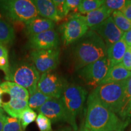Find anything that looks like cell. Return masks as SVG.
<instances>
[{
  "label": "cell",
  "instance_id": "6da1fadb",
  "mask_svg": "<svg viewBox=\"0 0 131 131\" xmlns=\"http://www.w3.org/2000/svg\"><path fill=\"white\" fill-rule=\"evenodd\" d=\"M87 104L84 124L91 131H124L130 123L105 107L92 92Z\"/></svg>",
  "mask_w": 131,
  "mask_h": 131
},
{
  "label": "cell",
  "instance_id": "7a4b0ae2",
  "mask_svg": "<svg viewBox=\"0 0 131 131\" xmlns=\"http://www.w3.org/2000/svg\"><path fill=\"white\" fill-rule=\"evenodd\" d=\"M107 47L103 39L94 31L90 30L75 42L73 58L75 70L107 57Z\"/></svg>",
  "mask_w": 131,
  "mask_h": 131
},
{
  "label": "cell",
  "instance_id": "3957f363",
  "mask_svg": "<svg viewBox=\"0 0 131 131\" xmlns=\"http://www.w3.org/2000/svg\"><path fill=\"white\" fill-rule=\"evenodd\" d=\"M0 14L8 22L24 24L39 15L32 0H1Z\"/></svg>",
  "mask_w": 131,
  "mask_h": 131
},
{
  "label": "cell",
  "instance_id": "277c9868",
  "mask_svg": "<svg viewBox=\"0 0 131 131\" xmlns=\"http://www.w3.org/2000/svg\"><path fill=\"white\" fill-rule=\"evenodd\" d=\"M88 96V91L80 85L68 84L61 97L69 118V126L74 131H78L76 119L83 110Z\"/></svg>",
  "mask_w": 131,
  "mask_h": 131
},
{
  "label": "cell",
  "instance_id": "5b68a950",
  "mask_svg": "<svg viewBox=\"0 0 131 131\" xmlns=\"http://www.w3.org/2000/svg\"><path fill=\"white\" fill-rule=\"evenodd\" d=\"M40 72L35 66L27 62H22L14 65L9 73L5 76V80L16 83L28 91L29 95L35 92L40 80Z\"/></svg>",
  "mask_w": 131,
  "mask_h": 131
},
{
  "label": "cell",
  "instance_id": "8992f818",
  "mask_svg": "<svg viewBox=\"0 0 131 131\" xmlns=\"http://www.w3.org/2000/svg\"><path fill=\"white\" fill-rule=\"evenodd\" d=\"M127 80L98 85L92 93L105 107L117 115L126 87Z\"/></svg>",
  "mask_w": 131,
  "mask_h": 131
},
{
  "label": "cell",
  "instance_id": "52a82bcc",
  "mask_svg": "<svg viewBox=\"0 0 131 131\" xmlns=\"http://www.w3.org/2000/svg\"><path fill=\"white\" fill-rule=\"evenodd\" d=\"M89 31V27L84 16L79 14H73L60 27L62 41L69 46L79 40Z\"/></svg>",
  "mask_w": 131,
  "mask_h": 131
},
{
  "label": "cell",
  "instance_id": "ba28073f",
  "mask_svg": "<svg viewBox=\"0 0 131 131\" xmlns=\"http://www.w3.org/2000/svg\"><path fill=\"white\" fill-rule=\"evenodd\" d=\"M111 67V61L106 57L78 70V74L88 86L95 88L105 78Z\"/></svg>",
  "mask_w": 131,
  "mask_h": 131
},
{
  "label": "cell",
  "instance_id": "9c48e42d",
  "mask_svg": "<svg viewBox=\"0 0 131 131\" xmlns=\"http://www.w3.org/2000/svg\"><path fill=\"white\" fill-rule=\"evenodd\" d=\"M67 80L53 72L42 73L37 85V89L46 95L53 98H61L66 87Z\"/></svg>",
  "mask_w": 131,
  "mask_h": 131
},
{
  "label": "cell",
  "instance_id": "30bf717a",
  "mask_svg": "<svg viewBox=\"0 0 131 131\" xmlns=\"http://www.w3.org/2000/svg\"><path fill=\"white\" fill-rule=\"evenodd\" d=\"M59 47L47 50H32L30 57L34 65L40 73L51 72L58 66L60 61Z\"/></svg>",
  "mask_w": 131,
  "mask_h": 131
},
{
  "label": "cell",
  "instance_id": "8fae6325",
  "mask_svg": "<svg viewBox=\"0 0 131 131\" xmlns=\"http://www.w3.org/2000/svg\"><path fill=\"white\" fill-rule=\"evenodd\" d=\"M90 30L94 31L103 39L107 48L122 39L124 34L115 24L111 16Z\"/></svg>",
  "mask_w": 131,
  "mask_h": 131
},
{
  "label": "cell",
  "instance_id": "7c38bea8",
  "mask_svg": "<svg viewBox=\"0 0 131 131\" xmlns=\"http://www.w3.org/2000/svg\"><path fill=\"white\" fill-rule=\"evenodd\" d=\"M60 44L58 33L51 30L29 37L27 46L32 50H47L57 48Z\"/></svg>",
  "mask_w": 131,
  "mask_h": 131
},
{
  "label": "cell",
  "instance_id": "4fadbf2b",
  "mask_svg": "<svg viewBox=\"0 0 131 131\" xmlns=\"http://www.w3.org/2000/svg\"><path fill=\"white\" fill-rule=\"evenodd\" d=\"M37 111L48 118L51 122H63L69 124L68 113L61 98H51Z\"/></svg>",
  "mask_w": 131,
  "mask_h": 131
},
{
  "label": "cell",
  "instance_id": "5bb4252c",
  "mask_svg": "<svg viewBox=\"0 0 131 131\" xmlns=\"http://www.w3.org/2000/svg\"><path fill=\"white\" fill-rule=\"evenodd\" d=\"M55 24L53 21L41 16H37L25 24L24 32L28 37L54 30Z\"/></svg>",
  "mask_w": 131,
  "mask_h": 131
},
{
  "label": "cell",
  "instance_id": "9a60e30c",
  "mask_svg": "<svg viewBox=\"0 0 131 131\" xmlns=\"http://www.w3.org/2000/svg\"><path fill=\"white\" fill-rule=\"evenodd\" d=\"M35 5L38 15L45 18L49 19L54 23L61 21L52 0H32Z\"/></svg>",
  "mask_w": 131,
  "mask_h": 131
},
{
  "label": "cell",
  "instance_id": "2e32d148",
  "mask_svg": "<svg viewBox=\"0 0 131 131\" xmlns=\"http://www.w3.org/2000/svg\"><path fill=\"white\" fill-rule=\"evenodd\" d=\"M130 77L131 71L126 69L121 63L111 67L105 78L99 85L123 81L128 80Z\"/></svg>",
  "mask_w": 131,
  "mask_h": 131
},
{
  "label": "cell",
  "instance_id": "e0dca14e",
  "mask_svg": "<svg viewBox=\"0 0 131 131\" xmlns=\"http://www.w3.org/2000/svg\"><path fill=\"white\" fill-rule=\"evenodd\" d=\"M0 87L3 90V93L9 95L10 98L28 101L29 98L28 91L19 84L11 81H6L0 84Z\"/></svg>",
  "mask_w": 131,
  "mask_h": 131
},
{
  "label": "cell",
  "instance_id": "ac0fdd59",
  "mask_svg": "<svg viewBox=\"0 0 131 131\" xmlns=\"http://www.w3.org/2000/svg\"><path fill=\"white\" fill-rule=\"evenodd\" d=\"M28 106V101L10 98L9 101L3 102L2 108L10 117L20 119L21 114Z\"/></svg>",
  "mask_w": 131,
  "mask_h": 131
},
{
  "label": "cell",
  "instance_id": "d6986e66",
  "mask_svg": "<svg viewBox=\"0 0 131 131\" xmlns=\"http://www.w3.org/2000/svg\"><path fill=\"white\" fill-rule=\"evenodd\" d=\"M112 12V11L108 9L104 4L98 9L87 14L86 15L84 16L85 20L88 27L91 28L107 19L110 17Z\"/></svg>",
  "mask_w": 131,
  "mask_h": 131
},
{
  "label": "cell",
  "instance_id": "ffe728a7",
  "mask_svg": "<svg viewBox=\"0 0 131 131\" xmlns=\"http://www.w3.org/2000/svg\"><path fill=\"white\" fill-rule=\"evenodd\" d=\"M127 48V45L123 38L108 47L107 57L111 61L112 66L122 63Z\"/></svg>",
  "mask_w": 131,
  "mask_h": 131
},
{
  "label": "cell",
  "instance_id": "44dd1931",
  "mask_svg": "<svg viewBox=\"0 0 131 131\" xmlns=\"http://www.w3.org/2000/svg\"><path fill=\"white\" fill-rule=\"evenodd\" d=\"M117 115L124 121H130L131 118V77L127 80L126 87Z\"/></svg>",
  "mask_w": 131,
  "mask_h": 131
},
{
  "label": "cell",
  "instance_id": "7402d4cb",
  "mask_svg": "<svg viewBox=\"0 0 131 131\" xmlns=\"http://www.w3.org/2000/svg\"><path fill=\"white\" fill-rule=\"evenodd\" d=\"M15 38V32L10 23L0 18V44L9 45Z\"/></svg>",
  "mask_w": 131,
  "mask_h": 131
},
{
  "label": "cell",
  "instance_id": "603a6c76",
  "mask_svg": "<svg viewBox=\"0 0 131 131\" xmlns=\"http://www.w3.org/2000/svg\"><path fill=\"white\" fill-rule=\"evenodd\" d=\"M51 97L46 95L45 94L37 89L35 92L29 95L28 100L29 107L33 110H38L45 103L51 99Z\"/></svg>",
  "mask_w": 131,
  "mask_h": 131
},
{
  "label": "cell",
  "instance_id": "cb8c5ba5",
  "mask_svg": "<svg viewBox=\"0 0 131 131\" xmlns=\"http://www.w3.org/2000/svg\"><path fill=\"white\" fill-rule=\"evenodd\" d=\"M111 17L115 24L123 32H126L131 29V20L126 17L121 11L113 12Z\"/></svg>",
  "mask_w": 131,
  "mask_h": 131
},
{
  "label": "cell",
  "instance_id": "d4e9b609",
  "mask_svg": "<svg viewBox=\"0 0 131 131\" xmlns=\"http://www.w3.org/2000/svg\"><path fill=\"white\" fill-rule=\"evenodd\" d=\"M104 4L103 0H83L78 6V11L80 14H87L98 9Z\"/></svg>",
  "mask_w": 131,
  "mask_h": 131
},
{
  "label": "cell",
  "instance_id": "484cf974",
  "mask_svg": "<svg viewBox=\"0 0 131 131\" xmlns=\"http://www.w3.org/2000/svg\"><path fill=\"white\" fill-rule=\"evenodd\" d=\"M10 69L7 48L6 46L0 44V70H2L6 76L9 73Z\"/></svg>",
  "mask_w": 131,
  "mask_h": 131
},
{
  "label": "cell",
  "instance_id": "4316f807",
  "mask_svg": "<svg viewBox=\"0 0 131 131\" xmlns=\"http://www.w3.org/2000/svg\"><path fill=\"white\" fill-rule=\"evenodd\" d=\"M37 117V114L35 111L29 107L26 108L22 113L20 119H19L21 121V124L23 130L24 131L25 130L29 124L36 120Z\"/></svg>",
  "mask_w": 131,
  "mask_h": 131
},
{
  "label": "cell",
  "instance_id": "83f0119b",
  "mask_svg": "<svg viewBox=\"0 0 131 131\" xmlns=\"http://www.w3.org/2000/svg\"><path fill=\"white\" fill-rule=\"evenodd\" d=\"M2 131H24L21 124V121L18 118L7 117H5Z\"/></svg>",
  "mask_w": 131,
  "mask_h": 131
},
{
  "label": "cell",
  "instance_id": "f1b7e54d",
  "mask_svg": "<svg viewBox=\"0 0 131 131\" xmlns=\"http://www.w3.org/2000/svg\"><path fill=\"white\" fill-rule=\"evenodd\" d=\"M36 123L40 131H52V122L48 118L39 114L36 118Z\"/></svg>",
  "mask_w": 131,
  "mask_h": 131
},
{
  "label": "cell",
  "instance_id": "f546056e",
  "mask_svg": "<svg viewBox=\"0 0 131 131\" xmlns=\"http://www.w3.org/2000/svg\"><path fill=\"white\" fill-rule=\"evenodd\" d=\"M125 0H106L104 1V5L112 12L121 11L125 6Z\"/></svg>",
  "mask_w": 131,
  "mask_h": 131
},
{
  "label": "cell",
  "instance_id": "4dcf8cb0",
  "mask_svg": "<svg viewBox=\"0 0 131 131\" xmlns=\"http://www.w3.org/2000/svg\"><path fill=\"white\" fill-rule=\"evenodd\" d=\"M52 1L55 5L57 13L60 18L63 19L64 17L68 15L66 12L64 0H53Z\"/></svg>",
  "mask_w": 131,
  "mask_h": 131
},
{
  "label": "cell",
  "instance_id": "1f68e13d",
  "mask_svg": "<svg viewBox=\"0 0 131 131\" xmlns=\"http://www.w3.org/2000/svg\"><path fill=\"white\" fill-rule=\"evenodd\" d=\"M80 3V0H66L65 7L67 15H68L70 11H73L74 12L78 11Z\"/></svg>",
  "mask_w": 131,
  "mask_h": 131
},
{
  "label": "cell",
  "instance_id": "d6a6232c",
  "mask_svg": "<svg viewBox=\"0 0 131 131\" xmlns=\"http://www.w3.org/2000/svg\"><path fill=\"white\" fill-rule=\"evenodd\" d=\"M122 64L126 69L131 70V47L127 46V50L123 58Z\"/></svg>",
  "mask_w": 131,
  "mask_h": 131
},
{
  "label": "cell",
  "instance_id": "836d02e7",
  "mask_svg": "<svg viewBox=\"0 0 131 131\" xmlns=\"http://www.w3.org/2000/svg\"><path fill=\"white\" fill-rule=\"evenodd\" d=\"M121 12L126 17L131 20V0L126 1L125 6H124L123 9L121 10Z\"/></svg>",
  "mask_w": 131,
  "mask_h": 131
},
{
  "label": "cell",
  "instance_id": "e575fe53",
  "mask_svg": "<svg viewBox=\"0 0 131 131\" xmlns=\"http://www.w3.org/2000/svg\"><path fill=\"white\" fill-rule=\"evenodd\" d=\"M122 38L126 43L127 46L131 47V29L126 32H124Z\"/></svg>",
  "mask_w": 131,
  "mask_h": 131
},
{
  "label": "cell",
  "instance_id": "d590c367",
  "mask_svg": "<svg viewBox=\"0 0 131 131\" xmlns=\"http://www.w3.org/2000/svg\"><path fill=\"white\" fill-rule=\"evenodd\" d=\"M52 131H74L70 126H65L60 127V128Z\"/></svg>",
  "mask_w": 131,
  "mask_h": 131
},
{
  "label": "cell",
  "instance_id": "8d00e7d4",
  "mask_svg": "<svg viewBox=\"0 0 131 131\" xmlns=\"http://www.w3.org/2000/svg\"><path fill=\"white\" fill-rule=\"evenodd\" d=\"M6 117V115L3 116L2 117H0V131L3 130V124H4V121Z\"/></svg>",
  "mask_w": 131,
  "mask_h": 131
},
{
  "label": "cell",
  "instance_id": "74e56055",
  "mask_svg": "<svg viewBox=\"0 0 131 131\" xmlns=\"http://www.w3.org/2000/svg\"><path fill=\"white\" fill-rule=\"evenodd\" d=\"M3 94H4V93H3V90L1 88V87H0V107H3V101L2 96H3Z\"/></svg>",
  "mask_w": 131,
  "mask_h": 131
},
{
  "label": "cell",
  "instance_id": "f35d334b",
  "mask_svg": "<svg viewBox=\"0 0 131 131\" xmlns=\"http://www.w3.org/2000/svg\"><path fill=\"white\" fill-rule=\"evenodd\" d=\"M79 131H91V130H89L88 128H87V127H86V126H85L84 123H83L81 124V127H80V129Z\"/></svg>",
  "mask_w": 131,
  "mask_h": 131
},
{
  "label": "cell",
  "instance_id": "ab89813d",
  "mask_svg": "<svg viewBox=\"0 0 131 131\" xmlns=\"http://www.w3.org/2000/svg\"><path fill=\"white\" fill-rule=\"evenodd\" d=\"M4 110L2 107H0V117H2L3 116H4Z\"/></svg>",
  "mask_w": 131,
  "mask_h": 131
},
{
  "label": "cell",
  "instance_id": "60d3db41",
  "mask_svg": "<svg viewBox=\"0 0 131 131\" xmlns=\"http://www.w3.org/2000/svg\"><path fill=\"white\" fill-rule=\"evenodd\" d=\"M1 83H2V81H1V78H0V84H1Z\"/></svg>",
  "mask_w": 131,
  "mask_h": 131
},
{
  "label": "cell",
  "instance_id": "b9f144b4",
  "mask_svg": "<svg viewBox=\"0 0 131 131\" xmlns=\"http://www.w3.org/2000/svg\"><path fill=\"white\" fill-rule=\"evenodd\" d=\"M129 131H131V129H130V130H129Z\"/></svg>",
  "mask_w": 131,
  "mask_h": 131
}]
</instances>
